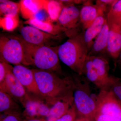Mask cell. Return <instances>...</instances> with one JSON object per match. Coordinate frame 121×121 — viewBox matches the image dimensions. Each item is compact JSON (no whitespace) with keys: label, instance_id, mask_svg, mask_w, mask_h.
I'll return each instance as SVG.
<instances>
[{"label":"cell","instance_id":"cell-30","mask_svg":"<svg viewBox=\"0 0 121 121\" xmlns=\"http://www.w3.org/2000/svg\"><path fill=\"white\" fill-rule=\"evenodd\" d=\"M117 63L121 66V51L117 60Z\"/></svg>","mask_w":121,"mask_h":121},{"label":"cell","instance_id":"cell-27","mask_svg":"<svg viewBox=\"0 0 121 121\" xmlns=\"http://www.w3.org/2000/svg\"><path fill=\"white\" fill-rule=\"evenodd\" d=\"M77 118L76 111L73 104L66 113L55 121H75Z\"/></svg>","mask_w":121,"mask_h":121},{"label":"cell","instance_id":"cell-4","mask_svg":"<svg viewBox=\"0 0 121 121\" xmlns=\"http://www.w3.org/2000/svg\"><path fill=\"white\" fill-rule=\"evenodd\" d=\"M73 104L77 118H84L94 121L97 110L96 99L91 95L89 82L83 75L77 74L73 78Z\"/></svg>","mask_w":121,"mask_h":121},{"label":"cell","instance_id":"cell-23","mask_svg":"<svg viewBox=\"0 0 121 121\" xmlns=\"http://www.w3.org/2000/svg\"><path fill=\"white\" fill-rule=\"evenodd\" d=\"M108 25H117L121 27V0H115L110 8L106 16Z\"/></svg>","mask_w":121,"mask_h":121},{"label":"cell","instance_id":"cell-29","mask_svg":"<svg viewBox=\"0 0 121 121\" xmlns=\"http://www.w3.org/2000/svg\"><path fill=\"white\" fill-rule=\"evenodd\" d=\"M0 121H22V120L19 112H15L7 115Z\"/></svg>","mask_w":121,"mask_h":121},{"label":"cell","instance_id":"cell-5","mask_svg":"<svg viewBox=\"0 0 121 121\" xmlns=\"http://www.w3.org/2000/svg\"><path fill=\"white\" fill-rule=\"evenodd\" d=\"M0 61L15 65H26L24 41L18 39L1 36L0 39Z\"/></svg>","mask_w":121,"mask_h":121},{"label":"cell","instance_id":"cell-6","mask_svg":"<svg viewBox=\"0 0 121 121\" xmlns=\"http://www.w3.org/2000/svg\"><path fill=\"white\" fill-rule=\"evenodd\" d=\"M96 100L95 114L104 115L121 121V101L111 91L100 90Z\"/></svg>","mask_w":121,"mask_h":121},{"label":"cell","instance_id":"cell-12","mask_svg":"<svg viewBox=\"0 0 121 121\" xmlns=\"http://www.w3.org/2000/svg\"><path fill=\"white\" fill-rule=\"evenodd\" d=\"M22 104L24 108V114L29 119L36 118V117H46L50 112V108L48 104L33 99L29 95Z\"/></svg>","mask_w":121,"mask_h":121},{"label":"cell","instance_id":"cell-31","mask_svg":"<svg viewBox=\"0 0 121 121\" xmlns=\"http://www.w3.org/2000/svg\"><path fill=\"white\" fill-rule=\"evenodd\" d=\"M26 121H46L45 120L42 119H38V118H33V119H29Z\"/></svg>","mask_w":121,"mask_h":121},{"label":"cell","instance_id":"cell-18","mask_svg":"<svg viewBox=\"0 0 121 121\" xmlns=\"http://www.w3.org/2000/svg\"><path fill=\"white\" fill-rule=\"evenodd\" d=\"M25 23L56 36H58L63 33H65L62 27L58 24H54L51 21H43L34 17L26 20Z\"/></svg>","mask_w":121,"mask_h":121},{"label":"cell","instance_id":"cell-20","mask_svg":"<svg viewBox=\"0 0 121 121\" xmlns=\"http://www.w3.org/2000/svg\"><path fill=\"white\" fill-rule=\"evenodd\" d=\"M90 82L92 83L100 89H105L104 83L96 71L91 56H88L84 63L82 75Z\"/></svg>","mask_w":121,"mask_h":121},{"label":"cell","instance_id":"cell-26","mask_svg":"<svg viewBox=\"0 0 121 121\" xmlns=\"http://www.w3.org/2000/svg\"><path fill=\"white\" fill-rule=\"evenodd\" d=\"M111 91L121 101V79L118 77L110 75L106 89Z\"/></svg>","mask_w":121,"mask_h":121},{"label":"cell","instance_id":"cell-17","mask_svg":"<svg viewBox=\"0 0 121 121\" xmlns=\"http://www.w3.org/2000/svg\"><path fill=\"white\" fill-rule=\"evenodd\" d=\"M44 0H21L20 1V12L24 19H30L35 17L44 9Z\"/></svg>","mask_w":121,"mask_h":121},{"label":"cell","instance_id":"cell-33","mask_svg":"<svg viewBox=\"0 0 121 121\" xmlns=\"http://www.w3.org/2000/svg\"><path fill=\"white\" fill-rule=\"evenodd\" d=\"M75 121H81L80 118H77Z\"/></svg>","mask_w":121,"mask_h":121},{"label":"cell","instance_id":"cell-1","mask_svg":"<svg viewBox=\"0 0 121 121\" xmlns=\"http://www.w3.org/2000/svg\"><path fill=\"white\" fill-rule=\"evenodd\" d=\"M33 70L40 96L50 104L73 90V78L66 77L62 78L52 72L39 69Z\"/></svg>","mask_w":121,"mask_h":121},{"label":"cell","instance_id":"cell-14","mask_svg":"<svg viewBox=\"0 0 121 121\" xmlns=\"http://www.w3.org/2000/svg\"><path fill=\"white\" fill-rule=\"evenodd\" d=\"M80 9V22L83 31L90 26L99 14L105 11L97 4H93L86 1Z\"/></svg>","mask_w":121,"mask_h":121},{"label":"cell","instance_id":"cell-16","mask_svg":"<svg viewBox=\"0 0 121 121\" xmlns=\"http://www.w3.org/2000/svg\"><path fill=\"white\" fill-rule=\"evenodd\" d=\"M109 28L107 21L96 37L88 54L89 56L108 55L107 52Z\"/></svg>","mask_w":121,"mask_h":121},{"label":"cell","instance_id":"cell-7","mask_svg":"<svg viewBox=\"0 0 121 121\" xmlns=\"http://www.w3.org/2000/svg\"><path fill=\"white\" fill-rule=\"evenodd\" d=\"M80 10L73 5L64 7L57 22L69 38L83 31L80 22Z\"/></svg>","mask_w":121,"mask_h":121},{"label":"cell","instance_id":"cell-9","mask_svg":"<svg viewBox=\"0 0 121 121\" xmlns=\"http://www.w3.org/2000/svg\"><path fill=\"white\" fill-rule=\"evenodd\" d=\"M13 72L26 91L40 96L33 69L22 65H16L13 67Z\"/></svg>","mask_w":121,"mask_h":121},{"label":"cell","instance_id":"cell-2","mask_svg":"<svg viewBox=\"0 0 121 121\" xmlns=\"http://www.w3.org/2000/svg\"><path fill=\"white\" fill-rule=\"evenodd\" d=\"M89 52L83 40V31L69 38L58 47L60 60L79 75H82L84 63Z\"/></svg>","mask_w":121,"mask_h":121},{"label":"cell","instance_id":"cell-25","mask_svg":"<svg viewBox=\"0 0 121 121\" xmlns=\"http://www.w3.org/2000/svg\"><path fill=\"white\" fill-rule=\"evenodd\" d=\"M19 24V16H4L0 18V26L5 31H13Z\"/></svg>","mask_w":121,"mask_h":121},{"label":"cell","instance_id":"cell-28","mask_svg":"<svg viewBox=\"0 0 121 121\" xmlns=\"http://www.w3.org/2000/svg\"><path fill=\"white\" fill-rule=\"evenodd\" d=\"M13 67L10 64L1 61L0 62V84H1L4 80L8 72L13 69Z\"/></svg>","mask_w":121,"mask_h":121},{"label":"cell","instance_id":"cell-3","mask_svg":"<svg viewBox=\"0 0 121 121\" xmlns=\"http://www.w3.org/2000/svg\"><path fill=\"white\" fill-rule=\"evenodd\" d=\"M23 41L26 65H33L38 69L62 74L58 47L32 45Z\"/></svg>","mask_w":121,"mask_h":121},{"label":"cell","instance_id":"cell-22","mask_svg":"<svg viewBox=\"0 0 121 121\" xmlns=\"http://www.w3.org/2000/svg\"><path fill=\"white\" fill-rule=\"evenodd\" d=\"M64 6L60 1L44 0V9L52 21H57Z\"/></svg>","mask_w":121,"mask_h":121},{"label":"cell","instance_id":"cell-19","mask_svg":"<svg viewBox=\"0 0 121 121\" xmlns=\"http://www.w3.org/2000/svg\"><path fill=\"white\" fill-rule=\"evenodd\" d=\"M107 55L90 56L91 57L93 65L99 78L104 83L105 89L109 80V62Z\"/></svg>","mask_w":121,"mask_h":121},{"label":"cell","instance_id":"cell-13","mask_svg":"<svg viewBox=\"0 0 121 121\" xmlns=\"http://www.w3.org/2000/svg\"><path fill=\"white\" fill-rule=\"evenodd\" d=\"M108 26L107 54L117 62L121 51V27L115 24L108 25Z\"/></svg>","mask_w":121,"mask_h":121},{"label":"cell","instance_id":"cell-10","mask_svg":"<svg viewBox=\"0 0 121 121\" xmlns=\"http://www.w3.org/2000/svg\"><path fill=\"white\" fill-rule=\"evenodd\" d=\"M20 32L24 41L34 45H45L52 40L56 39L58 36L44 32L30 25L22 27Z\"/></svg>","mask_w":121,"mask_h":121},{"label":"cell","instance_id":"cell-11","mask_svg":"<svg viewBox=\"0 0 121 121\" xmlns=\"http://www.w3.org/2000/svg\"><path fill=\"white\" fill-rule=\"evenodd\" d=\"M73 104V90L58 99L52 103L46 121H55L67 112Z\"/></svg>","mask_w":121,"mask_h":121},{"label":"cell","instance_id":"cell-8","mask_svg":"<svg viewBox=\"0 0 121 121\" xmlns=\"http://www.w3.org/2000/svg\"><path fill=\"white\" fill-rule=\"evenodd\" d=\"M0 90L8 94L16 101L19 102L21 104L28 95L24 87L13 74V69L8 72L4 82L0 84Z\"/></svg>","mask_w":121,"mask_h":121},{"label":"cell","instance_id":"cell-15","mask_svg":"<svg viewBox=\"0 0 121 121\" xmlns=\"http://www.w3.org/2000/svg\"><path fill=\"white\" fill-rule=\"evenodd\" d=\"M106 21V17L104 13H102L88 28L83 31V40L89 52L95 39L101 31Z\"/></svg>","mask_w":121,"mask_h":121},{"label":"cell","instance_id":"cell-21","mask_svg":"<svg viewBox=\"0 0 121 121\" xmlns=\"http://www.w3.org/2000/svg\"><path fill=\"white\" fill-rule=\"evenodd\" d=\"M9 95L0 90V112L5 114L18 112L19 106Z\"/></svg>","mask_w":121,"mask_h":121},{"label":"cell","instance_id":"cell-32","mask_svg":"<svg viewBox=\"0 0 121 121\" xmlns=\"http://www.w3.org/2000/svg\"><path fill=\"white\" fill-rule=\"evenodd\" d=\"M81 121H91L89 119H84V118H80Z\"/></svg>","mask_w":121,"mask_h":121},{"label":"cell","instance_id":"cell-24","mask_svg":"<svg viewBox=\"0 0 121 121\" xmlns=\"http://www.w3.org/2000/svg\"><path fill=\"white\" fill-rule=\"evenodd\" d=\"M0 13L2 16L18 15L20 11L19 3L9 0L0 1Z\"/></svg>","mask_w":121,"mask_h":121}]
</instances>
